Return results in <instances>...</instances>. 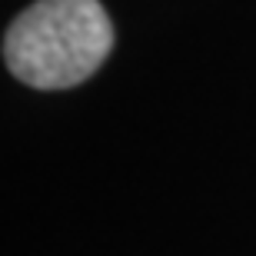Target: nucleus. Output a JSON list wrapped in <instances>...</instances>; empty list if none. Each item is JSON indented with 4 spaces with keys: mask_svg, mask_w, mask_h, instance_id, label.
<instances>
[{
    "mask_svg": "<svg viewBox=\"0 0 256 256\" xmlns=\"http://www.w3.org/2000/svg\"><path fill=\"white\" fill-rule=\"evenodd\" d=\"M114 47L100 0H37L7 27L4 60L37 90H66L94 76Z\"/></svg>",
    "mask_w": 256,
    "mask_h": 256,
    "instance_id": "nucleus-1",
    "label": "nucleus"
}]
</instances>
